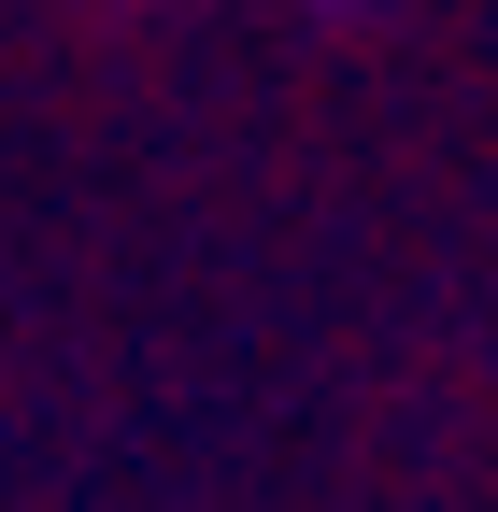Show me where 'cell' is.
<instances>
[{
  "label": "cell",
  "instance_id": "cell-1",
  "mask_svg": "<svg viewBox=\"0 0 498 512\" xmlns=\"http://www.w3.org/2000/svg\"><path fill=\"white\" fill-rule=\"evenodd\" d=\"M314 15H342V29H370V15H399V0H314Z\"/></svg>",
  "mask_w": 498,
  "mask_h": 512
}]
</instances>
